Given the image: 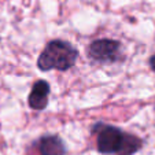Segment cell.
I'll return each mask as SVG.
<instances>
[{
    "label": "cell",
    "instance_id": "1",
    "mask_svg": "<svg viewBox=\"0 0 155 155\" xmlns=\"http://www.w3.org/2000/svg\"><path fill=\"white\" fill-rule=\"evenodd\" d=\"M94 132L96 133L97 150L102 154L132 155L141 148L143 141L135 135L126 133L111 125L97 124Z\"/></svg>",
    "mask_w": 155,
    "mask_h": 155
},
{
    "label": "cell",
    "instance_id": "2",
    "mask_svg": "<svg viewBox=\"0 0 155 155\" xmlns=\"http://www.w3.org/2000/svg\"><path fill=\"white\" fill-rule=\"evenodd\" d=\"M77 50L70 43L63 40H52L45 45L37 59L40 70H68L77 61Z\"/></svg>",
    "mask_w": 155,
    "mask_h": 155
},
{
    "label": "cell",
    "instance_id": "3",
    "mask_svg": "<svg viewBox=\"0 0 155 155\" xmlns=\"http://www.w3.org/2000/svg\"><path fill=\"white\" fill-rule=\"evenodd\" d=\"M88 52L97 62H117L121 59V44L110 38H100L89 45Z\"/></svg>",
    "mask_w": 155,
    "mask_h": 155
},
{
    "label": "cell",
    "instance_id": "4",
    "mask_svg": "<svg viewBox=\"0 0 155 155\" xmlns=\"http://www.w3.org/2000/svg\"><path fill=\"white\" fill-rule=\"evenodd\" d=\"M48 95H50V84L47 81H37L33 85L29 95V106L33 110H43L48 103Z\"/></svg>",
    "mask_w": 155,
    "mask_h": 155
},
{
    "label": "cell",
    "instance_id": "5",
    "mask_svg": "<svg viewBox=\"0 0 155 155\" xmlns=\"http://www.w3.org/2000/svg\"><path fill=\"white\" fill-rule=\"evenodd\" d=\"M38 152L40 155H64L63 141L58 136H44L38 140Z\"/></svg>",
    "mask_w": 155,
    "mask_h": 155
},
{
    "label": "cell",
    "instance_id": "6",
    "mask_svg": "<svg viewBox=\"0 0 155 155\" xmlns=\"http://www.w3.org/2000/svg\"><path fill=\"white\" fill-rule=\"evenodd\" d=\"M150 64H151V68H152V70H155V55L152 56L151 59H150Z\"/></svg>",
    "mask_w": 155,
    "mask_h": 155
}]
</instances>
